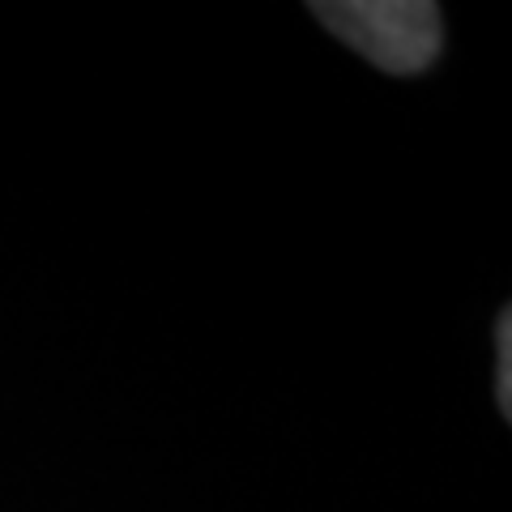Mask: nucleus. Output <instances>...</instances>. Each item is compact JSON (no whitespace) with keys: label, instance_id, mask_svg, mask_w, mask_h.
I'll return each instance as SVG.
<instances>
[{"label":"nucleus","instance_id":"2","mask_svg":"<svg viewBox=\"0 0 512 512\" xmlns=\"http://www.w3.org/2000/svg\"><path fill=\"white\" fill-rule=\"evenodd\" d=\"M495 346H500V376H495V402L500 414H512V312L504 308L495 320Z\"/></svg>","mask_w":512,"mask_h":512},{"label":"nucleus","instance_id":"1","mask_svg":"<svg viewBox=\"0 0 512 512\" xmlns=\"http://www.w3.org/2000/svg\"><path fill=\"white\" fill-rule=\"evenodd\" d=\"M312 13L384 73H423L444 43V22L431 0H329L312 5Z\"/></svg>","mask_w":512,"mask_h":512}]
</instances>
